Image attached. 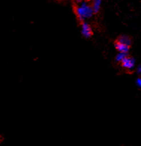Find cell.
I'll return each instance as SVG.
<instances>
[{
    "label": "cell",
    "instance_id": "obj_5",
    "mask_svg": "<svg viewBox=\"0 0 141 146\" xmlns=\"http://www.w3.org/2000/svg\"><path fill=\"white\" fill-rule=\"evenodd\" d=\"M101 3H102V0H93V3L92 8H93V12H94V13L99 12V9H100Z\"/></svg>",
    "mask_w": 141,
    "mask_h": 146
},
{
    "label": "cell",
    "instance_id": "obj_1",
    "mask_svg": "<svg viewBox=\"0 0 141 146\" xmlns=\"http://www.w3.org/2000/svg\"><path fill=\"white\" fill-rule=\"evenodd\" d=\"M93 12V8L87 5L86 2H83L81 6L78 7L76 9V14L79 20H84V19H87L92 17Z\"/></svg>",
    "mask_w": 141,
    "mask_h": 146
},
{
    "label": "cell",
    "instance_id": "obj_3",
    "mask_svg": "<svg viewBox=\"0 0 141 146\" xmlns=\"http://www.w3.org/2000/svg\"><path fill=\"white\" fill-rule=\"evenodd\" d=\"M81 32H82V35L87 38L90 37L93 35V31L91 30V28L87 23H83L81 24Z\"/></svg>",
    "mask_w": 141,
    "mask_h": 146
},
{
    "label": "cell",
    "instance_id": "obj_2",
    "mask_svg": "<svg viewBox=\"0 0 141 146\" xmlns=\"http://www.w3.org/2000/svg\"><path fill=\"white\" fill-rule=\"evenodd\" d=\"M121 64H122V67H124L125 69H132L134 66V60L131 57L126 56V58L121 61Z\"/></svg>",
    "mask_w": 141,
    "mask_h": 146
},
{
    "label": "cell",
    "instance_id": "obj_4",
    "mask_svg": "<svg viewBox=\"0 0 141 146\" xmlns=\"http://www.w3.org/2000/svg\"><path fill=\"white\" fill-rule=\"evenodd\" d=\"M115 47L119 52H122V53H127L130 48V46L125 44L119 40H116L115 42Z\"/></svg>",
    "mask_w": 141,
    "mask_h": 146
},
{
    "label": "cell",
    "instance_id": "obj_8",
    "mask_svg": "<svg viewBox=\"0 0 141 146\" xmlns=\"http://www.w3.org/2000/svg\"><path fill=\"white\" fill-rule=\"evenodd\" d=\"M137 84H138V85H139V86H140V87H141V79L140 78L137 80Z\"/></svg>",
    "mask_w": 141,
    "mask_h": 146
},
{
    "label": "cell",
    "instance_id": "obj_7",
    "mask_svg": "<svg viewBox=\"0 0 141 146\" xmlns=\"http://www.w3.org/2000/svg\"><path fill=\"white\" fill-rule=\"evenodd\" d=\"M126 56H127L126 53H122V52H120V53L117 54V56H116V59L118 62H121L124 58H126Z\"/></svg>",
    "mask_w": 141,
    "mask_h": 146
},
{
    "label": "cell",
    "instance_id": "obj_6",
    "mask_svg": "<svg viewBox=\"0 0 141 146\" xmlns=\"http://www.w3.org/2000/svg\"><path fill=\"white\" fill-rule=\"evenodd\" d=\"M117 40L123 42L126 45H128V46H131V44H132V40L129 36H121L120 37H119Z\"/></svg>",
    "mask_w": 141,
    "mask_h": 146
},
{
    "label": "cell",
    "instance_id": "obj_9",
    "mask_svg": "<svg viewBox=\"0 0 141 146\" xmlns=\"http://www.w3.org/2000/svg\"><path fill=\"white\" fill-rule=\"evenodd\" d=\"M75 1H76V2H81V1H82V0H75Z\"/></svg>",
    "mask_w": 141,
    "mask_h": 146
}]
</instances>
